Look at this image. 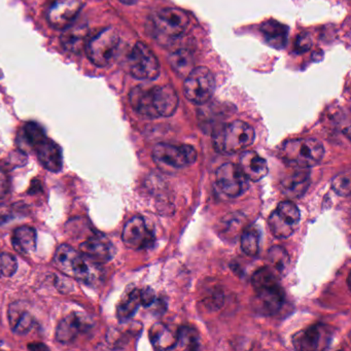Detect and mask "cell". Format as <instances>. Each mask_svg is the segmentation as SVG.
I'll use <instances>...</instances> for the list:
<instances>
[{
    "instance_id": "1",
    "label": "cell",
    "mask_w": 351,
    "mask_h": 351,
    "mask_svg": "<svg viewBox=\"0 0 351 351\" xmlns=\"http://www.w3.org/2000/svg\"><path fill=\"white\" fill-rule=\"evenodd\" d=\"M135 112L147 118H168L178 110V96L170 86L135 87L129 94Z\"/></svg>"
},
{
    "instance_id": "2",
    "label": "cell",
    "mask_w": 351,
    "mask_h": 351,
    "mask_svg": "<svg viewBox=\"0 0 351 351\" xmlns=\"http://www.w3.org/2000/svg\"><path fill=\"white\" fill-rule=\"evenodd\" d=\"M54 264L67 276L73 277L90 287L99 285L104 279V270L100 264L67 244L57 248Z\"/></svg>"
},
{
    "instance_id": "3",
    "label": "cell",
    "mask_w": 351,
    "mask_h": 351,
    "mask_svg": "<svg viewBox=\"0 0 351 351\" xmlns=\"http://www.w3.org/2000/svg\"><path fill=\"white\" fill-rule=\"evenodd\" d=\"M324 156V145L315 138H297L283 143L278 157L291 168L309 169L320 163Z\"/></svg>"
},
{
    "instance_id": "4",
    "label": "cell",
    "mask_w": 351,
    "mask_h": 351,
    "mask_svg": "<svg viewBox=\"0 0 351 351\" xmlns=\"http://www.w3.org/2000/svg\"><path fill=\"white\" fill-rule=\"evenodd\" d=\"M252 283L258 309L269 315L276 313L285 302V293L279 285L276 271L270 267H263L254 273Z\"/></svg>"
},
{
    "instance_id": "5",
    "label": "cell",
    "mask_w": 351,
    "mask_h": 351,
    "mask_svg": "<svg viewBox=\"0 0 351 351\" xmlns=\"http://www.w3.org/2000/svg\"><path fill=\"white\" fill-rule=\"evenodd\" d=\"M256 133L247 123L235 121L219 129L213 136V145L223 155L241 153L254 143Z\"/></svg>"
},
{
    "instance_id": "6",
    "label": "cell",
    "mask_w": 351,
    "mask_h": 351,
    "mask_svg": "<svg viewBox=\"0 0 351 351\" xmlns=\"http://www.w3.org/2000/svg\"><path fill=\"white\" fill-rule=\"evenodd\" d=\"M120 36L114 28L108 27L89 38L86 46V54L89 60L97 67L112 64L118 52Z\"/></svg>"
},
{
    "instance_id": "7",
    "label": "cell",
    "mask_w": 351,
    "mask_h": 351,
    "mask_svg": "<svg viewBox=\"0 0 351 351\" xmlns=\"http://www.w3.org/2000/svg\"><path fill=\"white\" fill-rule=\"evenodd\" d=\"M215 82L213 73L206 67L194 69L184 81V95L192 104L202 106L213 97Z\"/></svg>"
},
{
    "instance_id": "8",
    "label": "cell",
    "mask_w": 351,
    "mask_h": 351,
    "mask_svg": "<svg viewBox=\"0 0 351 351\" xmlns=\"http://www.w3.org/2000/svg\"><path fill=\"white\" fill-rule=\"evenodd\" d=\"M129 71L135 79L154 81L160 75V63L151 49L143 43L133 47L128 57Z\"/></svg>"
},
{
    "instance_id": "9",
    "label": "cell",
    "mask_w": 351,
    "mask_h": 351,
    "mask_svg": "<svg viewBox=\"0 0 351 351\" xmlns=\"http://www.w3.org/2000/svg\"><path fill=\"white\" fill-rule=\"evenodd\" d=\"M300 219L301 215L297 205L291 201H283L271 213L268 225L274 237L285 239L295 233L299 227Z\"/></svg>"
},
{
    "instance_id": "10",
    "label": "cell",
    "mask_w": 351,
    "mask_h": 351,
    "mask_svg": "<svg viewBox=\"0 0 351 351\" xmlns=\"http://www.w3.org/2000/svg\"><path fill=\"white\" fill-rule=\"evenodd\" d=\"M153 159L160 165L180 169L194 163L197 160V153L194 147L188 145L158 143L153 149Z\"/></svg>"
},
{
    "instance_id": "11",
    "label": "cell",
    "mask_w": 351,
    "mask_h": 351,
    "mask_svg": "<svg viewBox=\"0 0 351 351\" xmlns=\"http://www.w3.org/2000/svg\"><path fill=\"white\" fill-rule=\"evenodd\" d=\"M83 5V0H54L47 10V20L52 27L65 29L75 23Z\"/></svg>"
},
{
    "instance_id": "12",
    "label": "cell",
    "mask_w": 351,
    "mask_h": 351,
    "mask_svg": "<svg viewBox=\"0 0 351 351\" xmlns=\"http://www.w3.org/2000/svg\"><path fill=\"white\" fill-rule=\"evenodd\" d=\"M215 180L221 192L233 198L243 194L248 188V180L238 165L233 163H225L219 167Z\"/></svg>"
},
{
    "instance_id": "13",
    "label": "cell",
    "mask_w": 351,
    "mask_h": 351,
    "mask_svg": "<svg viewBox=\"0 0 351 351\" xmlns=\"http://www.w3.org/2000/svg\"><path fill=\"white\" fill-rule=\"evenodd\" d=\"M154 24L165 36L178 38L188 29L190 18L182 10L166 8L156 14Z\"/></svg>"
},
{
    "instance_id": "14",
    "label": "cell",
    "mask_w": 351,
    "mask_h": 351,
    "mask_svg": "<svg viewBox=\"0 0 351 351\" xmlns=\"http://www.w3.org/2000/svg\"><path fill=\"white\" fill-rule=\"evenodd\" d=\"M122 240L127 247L141 250L149 247L154 242V234L143 217H133L123 229Z\"/></svg>"
},
{
    "instance_id": "15",
    "label": "cell",
    "mask_w": 351,
    "mask_h": 351,
    "mask_svg": "<svg viewBox=\"0 0 351 351\" xmlns=\"http://www.w3.org/2000/svg\"><path fill=\"white\" fill-rule=\"evenodd\" d=\"M92 328L89 317L80 312H73L59 322L56 328V340L62 344L75 342L80 335L85 334Z\"/></svg>"
},
{
    "instance_id": "16",
    "label": "cell",
    "mask_w": 351,
    "mask_h": 351,
    "mask_svg": "<svg viewBox=\"0 0 351 351\" xmlns=\"http://www.w3.org/2000/svg\"><path fill=\"white\" fill-rule=\"evenodd\" d=\"M330 337L328 326L318 324L295 334L293 344L299 350H322L328 346Z\"/></svg>"
},
{
    "instance_id": "17",
    "label": "cell",
    "mask_w": 351,
    "mask_h": 351,
    "mask_svg": "<svg viewBox=\"0 0 351 351\" xmlns=\"http://www.w3.org/2000/svg\"><path fill=\"white\" fill-rule=\"evenodd\" d=\"M238 167L241 170L246 180L250 182H260L268 174L269 168L266 160L256 152L246 151L240 157Z\"/></svg>"
},
{
    "instance_id": "18",
    "label": "cell",
    "mask_w": 351,
    "mask_h": 351,
    "mask_svg": "<svg viewBox=\"0 0 351 351\" xmlns=\"http://www.w3.org/2000/svg\"><path fill=\"white\" fill-rule=\"evenodd\" d=\"M83 254L98 264L112 260L114 248L112 242L106 237H91L80 246Z\"/></svg>"
},
{
    "instance_id": "19",
    "label": "cell",
    "mask_w": 351,
    "mask_h": 351,
    "mask_svg": "<svg viewBox=\"0 0 351 351\" xmlns=\"http://www.w3.org/2000/svg\"><path fill=\"white\" fill-rule=\"evenodd\" d=\"M310 171L304 168H293V172L281 180L280 188L283 194L291 199L303 196L309 188Z\"/></svg>"
},
{
    "instance_id": "20",
    "label": "cell",
    "mask_w": 351,
    "mask_h": 351,
    "mask_svg": "<svg viewBox=\"0 0 351 351\" xmlns=\"http://www.w3.org/2000/svg\"><path fill=\"white\" fill-rule=\"evenodd\" d=\"M40 163L51 172H59L62 169V152L54 141L47 138L36 149Z\"/></svg>"
},
{
    "instance_id": "21",
    "label": "cell",
    "mask_w": 351,
    "mask_h": 351,
    "mask_svg": "<svg viewBox=\"0 0 351 351\" xmlns=\"http://www.w3.org/2000/svg\"><path fill=\"white\" fill-rule=\"evenodd\" d=\"M89 40V29L87 26L82 24H71L69 27L63 29L61 42L65 50L69 52L80 53L85 50Z\"/></svg>"
},
{
    "instance_id": "22",
    "label": "cell",
    "mask_w": 351,
    "mask_h": 351,
    "mask_svg": "<svg viewBox=\"0 0 351 351\" xmlns=\"http://www.w3.org/2000/svg\"><path fill=\"white\" fill-rule=\"evenodd\" d=\"M9 322L18 335H26L34 326V318L21 303H14L9 308Z\"/></svg>"
},
{
    "instance_id": "23",
    "label": "cell",
    "mask_w": 351,
    "mask_h": 351,
    "mask_svg": "<svg viewBox=\"0 0 351 351\" xmlns=\"http://www.w3.org/2000/svg\"><path fill=\"white\" fill-rule=\"evenodd\" d=\"M149 341L157 350L174 349L178 343V337L166 324L162 322L154 324L149 332Z\"/></svg>"
},
{
    "instance_id": "24",
    "label": "cell",
    "mask_w": 351,
    "mask_h": 351,
    "mask_svg": "<svg viewBox=\"0 0 351 351\" xmlns=\"http://www.w3.org/2000/svg\"><path fill=\"white\" fill-rule=\"evenodd\" d=\"M14 248L22 254H29L36 248V231L34 228L23 226L18 228L12 238Z\"/></svg>"
},
{
    "instance_id": "25",
    "label": "cell",
    "mask_w": 351,
    "mask_h": 351,
    "mask_svg": "<svg viewBox=\"0 0 351 351\" xmlns=\"http://www.w3.org/2000/svg\"><path fill=\"white\" fill-rule=\"evenodd\" d=\"M261 32L264 34L265 40L273 48H285L287 40V28L276 21H267L261 26Z\"/></svg>"
},
{
    "instance_id": "26",
    "label": "cell",
    "mask_w": 351,
    "mask_h": 351,
    "mask_svg": "<svg viewBox=\"0 0 351 351\" xmlns=\"http://www.w3.org/2000/svg\"><path fill=\"white\" fill-rule=\"evenodd\" d=\"M141 305V289H132L123 298L117 308V316L120 322H126L133 317Z\"/></svg>"
},
{
    "instance_id": "27",
    "label": "cell",
    "mask_w": 351,
    "mask_h": 351,
    "mask_svg": "<svg viewBox=\"0 0 351 351\" xmlns=\"http://www.w3.org/2000/svg\"><path fill=\"white\" fill-rule=\"evenodd\" d=\"M46 139V133H45L43 127L38 125V123H26L23 129H22L21 133H20V141H23L26 147L34 149V151Z\"/></svg>"
},
{
    "instance_id": "28",
    "label": "cell",
    "mask_w": 351,
    "mask_h": 351,
    "mask_svg": "<svg viewBox=\"0 0 351 351\" xmlns=\"http://www.w3.org/2000/svg\"><path fill=\"white\" fill-rule=\"evenodd\" d=\"M169 63L176 73L188 75L194 69V59L186 50L178 51L169 57Z\"/></svg>"
},
{
    "instance_id": "29",
    "label": "cell",
    "mask_w": 351,
    "mask_h": 351,
    "mask_svg": "<svg viewBox=\"0 0 351 351\" xmlns=\"http://www.w3.org/2000/svg\"><path fill=\"white\" fill-rule=\"evenodd\" d=\"M241 250L244 254L250 256H254L260 250V233L254 227L246 228L241 235Z\"/></svg>"
},
{
    "instance_id": "30",
    "label": "cell",
    "mask_w": 351,
    "mask_h": 351,
    "mask_svg": "<svg viewBox=\"0 0 351 351\" xmlns=\"http://www.w3.org/2000/svg\"><path fill=\"white\" fill-rule=\"evenodd\" d=\"M178 343L176 347L186 350H195L199 348V335L195 328L191 326H182L178 332Z\"/></svg>"
},
{
    "instance_id": "31",
    "label": "cell",
    "mask_w": 351,
    "mask_h": 351,
    "mask_svg": "<svg viewBox=\"0 0 351 351\" xmlns=\"http://www.w3.org/2000/svg\"><path fill=\"white\" fill-rule=\"evenodd\" d=\"M269 262L276 272H285L289 264V254L285 248L273 246L268 252Z\"/></svg>"
},
{
    "instance_id": "32",
    "label": "cell",
    "mask_w": 351,
    "mask_h": 351,
    "mask_svg": "<svg viewBox=\"0 0 351 351\" xmlns=\"http://www.w3.org/2000/svg\"><path fill=\"white\" fill-rule=\"evenodd\" d=\"M350 173L349 171L343 172L335 176L332 182V189L337 195L348 197L350 195Z\"/></svg>"
},
{
    "instance_id": "33",
    "label": "cell",
    "mask_w": 351,
    "mask_h": 351,
    "mask_svg": "<svg viewBox=\"0 0 351 351\" xmlns=\"http://www.w3.org/2000/svg\"><path fill=\"white\" fill-rule=\"evenodd\" d=\"M17 269L18 264L15 256L7 254V252L0 254V273L3 276H13Z\"/></svg>"
},
{
    "instance_id": "34",
    "label": "cell",
    "mask_w": 351,
    "mask_h": 351,
    "mask_svg": "<svg viewBox=\"0 0 351 351\" xmlns=\"http://www.w3.org/2000/svg\"><path fill=\"white\" fill-rule=\"evenodd\" d=\"M18 215L15 205L0 204V226L13 221Z\"/></svg>"
},
{
    "instance_id": "35",
    "label": "cell",
    "mask_w": 351,
    "mask_h": 351,
    "mask_svg": "<svg viewBox=\"0 0 351 351\" xmlns=\"http://www.w3.org/2000/svg\"><path fill=\"white\" fill-rule=\"evenodd\" d=\"M10 178L5 170L0 169V200L9 193Z\"/></svg>"
},
{
    "instance_id": "36",
    "label": "cell",
    "mask_w": 351,
    "mask_h": 351,
    "mask_svg": "<svg viewBox=\"0 0 351 351\" xmlns=\"http://www.w3.org/2000/svg\"><path fill=\"white\" fill-rule=\"evenodd\" d=\"M141 305L145 307H149L152 304L155 303V293L153 289H149V287L141 289Z\"/></svg>"
},
{
    "instance_id": "37",
    "label": "cell",
    "mask_w": 351,
    "mask_h": 351,
    "mask_svg": "<svg viewBox=\"0 0 351 351\" xmlns=\"http://www.w3.org/2000/svg\"><path fill=\"white\" fill-rule=\"evenodd\" d=\"M311 47V40L307 36H301L297 40V51L306 52Z\"/></svg>"
},
{
    "instance_id": "38",
    "label": "cell",
    "mask_w": 351,
    "mask_h": 351,
    "mask_svg": "<svg viewBox=\"0 0 351 351\" xmlns=\"http://www.w3.org/2000/svg\"><path fill=\"white\" fill-rule=\"evenodd\" d=\"M28 348L32 349V350H38V349H40V350H44V349H48V347L45 346L42 343H34V344L29 345Z\"/></svg>"
},
{
    "instance_id": "39",
    "label": "cell",
    "mask_w": 351,
    "mask_h": 351,
    "mask_svg": "<svg viewBox=\"0 0 351 351\" xmlns=\"http://www.w3.org/2000/svg\"><path fill=\"white\" fill-rule=\"evenodd\" d=\"M121 1L127 3V5H132V3H136L137 0H121Z\"/></svg>"
}]
</instances>
